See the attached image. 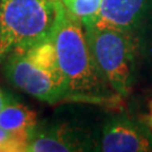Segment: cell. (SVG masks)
I'll use <instances>...</instances> for the list:
<instances>
[{"label":"cell","mask_w":152,"mask_h":152,"mask_svg":"<svg viewBox=\"0 0 152 152\" xmlns=\"http://www.w3.org/2000/svg\"><path fill=\"white\" fill-rule=\"evenodd\" d=\"M36 125V113L23 104L10 102L0 110V127L5 130L32 132Z\"/></svg>","instance_id":"8"},{"label":"cell","mask_w":152,"mask_h":152,"mask_svg":"<svg viewBox=\"0 0 152 152\" xmlns=\"http://www.w3.org/2000/svg\"><path fill=\"white\" fill-rule=\"evenodd\" d=\"M85 27L88 48L98 71L120 97H127L133 86L137 52L134 33L97 25Z\"/></svg>","instance_id":"3"},{"label":"cell","mask_w":152,"mask_h":152,"mask_svg":"<svg viewBox=\"0 0 152 152\" xmlns=\"http://www.w3.org/2000/svg\"><path fill=\"white\" fill-rule=\"evenodd\" d=\"M52 39L66 89V99L108 106L120 105L122 97L112 89L94 62L81 20L64 5Z\"/></svg>","instance_id":"1"},{"label":"cell","mask_w":152,"mask_h":152,"mask_svg":"<svg viewBox=\"0 0 152 152\" xmlns=\"http://www.w3.org/2000/svg\"><path fill=\"white\" fill-rule=\"evenodd\" d=\"M8 103H10V97L7 96L5 92L0 89V110L4 108Z\"/></svg>","instance_id":"12"},{"label":"cell","mask_w":152,"mask_h":152,"mask_svg":"<svg viewBox=\"0 0 152 152\" xmlns=\"http://www.w3.org/2000/svg\"><path fill=\"white\" fill-rule=\"evenodd\" d=\"M152 0H103L94 16L82 20V25H97L130 31L137 26Z\"/></svg>","instance_id":"6"},{"label":"cell","mask_w":152,"mask_h":152,"mask_svg":"<svg viewBox=\"0 0 152 152\" xmlns=\"http://www.w3.org/2000/svg\"><path fill=\"white\" fill-rule=\"evenodd\" d=\"M62 0H0V62L52 37Z\"/></svg>","instance_id":"2"},{"label":"cell","mask_w":152,"mask_h":152,"mask_svg":"<svg viewBox=\"0 0 152 152\" xmlns=\"http://www.w3.org/2000/svg\"><path fill=\"white\" fill-rule=\"evenodd\" d=\"M63 1H65V0H62V2H63Z\"/></svg>","instance_id":"14"},{"label":"cell","mask_w":152,"mask_h":152,"mask_svg":"<svg viewBox=\"0 0 152 152\" xmlns=\"http://www.w3.org/2000/svg\"><path fill=\"white\" fill-rule=\"evenodd\" d=\"M22 51H24L25 55L34 64H36L44 70L49 71L53 76L63 80L60 68H59V63H58L56 50H55L54 42H53L52 37L36 44L29 49L22 50Z\"/></svg>","instance_id":"9"},{"label":"cell","mask_w":152,"mask_h":152,"mask_svg":"<svg viewBox=\"0 0 152 152\" xmlns=\"http://www.w3.org/2000/svg\"><path fill=\"white\" fill-rule=\"evenodd\" d=\"M31 133L26 131H8L0 127V151H25Z\"/></svg>","instance_id":"10"},{"label":"cell","mask_w":152,"mask_h":152,"mask_svg":"<svg viewBox=\"0 0 152 152\" xmlns=\"http://www.w3.org/2000/svg\"><path fill=\"white\" fill-rule=\"evenodd\" d=\"M147 125L150 127V130L152 131V100H150V103H149V112H148V116H147Z\"/></svg>","instance_id":"13"},{"label":"cell","mask_w":152,"mask_h":152,"mask_svg":"<svg viewBox=\"0 0 152 152\" xmlns=\"http://www.w3.org/2000/svg\"><path fill=\"white\" fill-rule=\"evenodd\" d=\"M89 147L88 139L78 131L66 126L36 129L31 133L25 151L70 152L85 151Z\"/></svg>","instance_id":"7"},{"label":"cell","mask_w":152,"mask_h":152,"mask_svg":"<svg viewBox=\"0 0 152 152\" xmlns=\"http://www.w3.org/2000/svg\"><path fill=\"white\" fill-rule=\"evenodd\" d=\"M5 59V75L15 87L50 104L66 99L63 80L34 64L24 51H14Z\"/></svg>","instance_id":"4"},{"label":"cell","mask_w":152,"mask_h":152,"mask_svg":"<svg viewBox=\"0 0 152 152\" xmlns=\"http://www.w3.org/2000/svg\"><path fill=\"white\" fill-rule=\"evenodd\" d=\"M103 0H65L63 5L80 20L94 16L100 8Z\"/></svg>","instance_id":"11"},{"label":"cell","mask_w":152,"mask_h":152,"mask_svg":"<svg viewBox=\"0 0 152 152\" xmlns=\"http://www.w3.org/2000/svg\"><path fill=\"white\" fill-rule=\"evenodd\" d=\"M98 148L104 152L152 151V131L149 126L118 117L104 126Z\"/></svg>","instance_id":"5"}]
</instances>
